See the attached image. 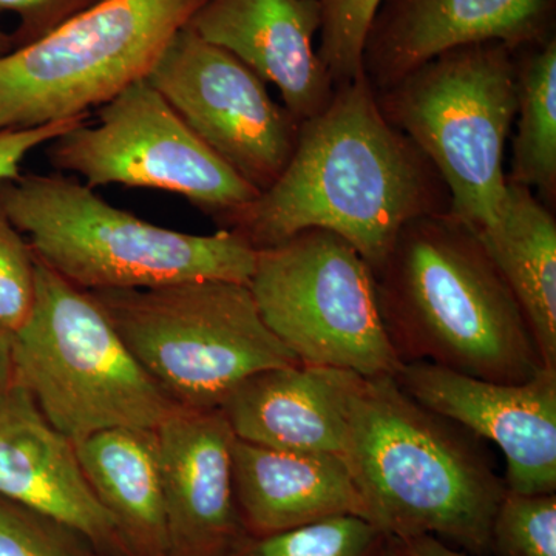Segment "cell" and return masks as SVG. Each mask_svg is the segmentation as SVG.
<instances>
[{
  "label": "cell",
  "mask_w": 556,
  "mask_h": 556,
  "mask_svg": "<svg viewBox=\"0 0 556 556\" xmlns=\"http://www.w3.org/2000/svg\"><path fill=\"white\" fill-rule=\"evenodd\" d=\"M448 211L437 167L388 123L362 75L336 87L328 108L300 123L287 169L223 229L255 251L302 230H329L375 270L407 223Z\"/></svg>",
  "instance_id": "6da1fadb"
},
{
  "label": "cell",
  "mask_w": 556,
  "mask_h": 556,
  "mask_svg": "<svg viewBox=\"0 0 556 556\" xmlns=\"http://www.w3.org/2000/svg\"><path fill=\"white\" fill-rule=\"evenodd\" d=\"M321 371L342 413V459L368 521L399 540L431 535L471 556L492 555L507 485L485 441L424 407L394 378Z\"/></svg>",
  "instance_id": "7a4b0ae2"
},
{
  "label": "cell",
  "mask_w": 556,
  "mask_h": 556,
  "mask_svg": "<svg viewBox=\"0 0 556 556\" xmlns=\"http://www.w3.org/2000/svg\"><path fill=\"white\" fill-rule=\"evenodd\" d=\"M372 274L402 364L500 383L527 382L546 368L517 298L466 223L450 214L412 219Z\"/></svg>",
  "instance_id": "3957f363"
},
{
  "label": "cell",
  "mask_w": 556,
  "mask_h": 556,
  "mask_svg": "<svg viewBox=\"0 0 556 556\" xmlns=\"http://www.w3.org/2000/svg\"><path fill=\"white\" fill-rule=\"evenodd\" d=\"M0 207L36 257L84 291L199 280L248 285L257 262V251L232 230L197 236L161 228L61 172L0 181Z\"/></svg>",
  "instance_id": "277c9868"
},
{
  "label": "cell",
  "mask_w": 556,
  "mask_h": 556,
  "mask_svg": "<svg viewBox=\"0 0 556 556\" xmlns=\"http://www.w3.org/2000/svg\"><path fill=\"white\" fill-rule=\"evenodd\" d=\"M89 292L179 408H219L251 376L302 365L263 321L248 285L199 280Z\"/></svg>",
  "instance_id": "5b68a950"
},
{
  "label": "cell",
  "mask_w": 556,
  "mask_h": 556,
  "mask_svg": "<svg viewBox=\"0 0 556 556\" xmlns=\"http://www.w3.org/2000/svg\"><path fill=\"white\" fill-rule=\"evenodd\" d=\"M376 100L388 123L437 167L448 189V214L475 230L490 225L506 193L517 51L501 42L456 47L378 91Z\"/></svg>",
  "instance_id": "8992f818"
},
{
  "label": "cell",
  "mask_w": 556,
  "mask_h": 556,
  "mask_svg": "<svg viewBox=\"0 0 556 556\" xmlns=\"http://www.w3.org/2000/svg\"><path fill=\"white\" fill-rule=\"evenodd\" d=\"M14 378L73 442L109 428L156 430L179 408L135 361L109 317L36 257V302L13 332Z\"/></svg>",
  "instance_id": "52a82bcc"
},
{
  "label": "cell",
  "mask_w": 556,
  "mask_h": 556,
  "mask_svg": "<svg viewBox=\"0 0 556 556\" xmlns=\"http://www.w3.org/2000/svg\"><path fill=\"white\" fill-rule=\"evenodd\" d=\"M206 0H101L0 56V131L27 130L108 104L148 78Z\"/></svg>",
  "instance_id": "ba28073f"
},
{
  "label": "cell",
  "mask_w": 556,
  "mask_h": 556,
  "mask_svg": "<svg viewBox=\"0 0 556 556\" xmlns=\"http://www.w3.org/2000/svg\"><path fill=\"white\" fill-rule=\"evenodd\" d=\"M263 321L313 368L396 378L404 367L380 316L372 269L342 237L306 229L260 249L248 283Z\"/></svg>",
  "instance_id": "9c48e42d"
},
{
  "label": "cell",
  "mask_w": 556,
  "mask_h": 556,
  "mask_svg": "<svg viewBox=\"0 0 556 556\" xmlns=\"http://www.w3.org/2000/svg\"><path fill=\"white\" fill-rule=\"evenodd\" d=\"M97 115V124L86 121L47 144L51 166L78 174L90 189L119 185L177 193L218 229L260 195L148 79L121 91Z\"/></svg>",
  "instance_id": "30bf717a"
},
{
  "label": "cell",
  "mask_w": 556,
  "mask_h": 556,
  "mask_svg": "<svg viewBox=\"0 0 556 556\" xmlns=\"http://www.w3.org/2000/svg\"><path fill=\"white\" fill-rule=\"evenodd\" d=\"M215 155L260 193L287 169L300 123L270 98L265 80L188 25L148 78Z\"/></svg>",
  "instance_id": "8fae6325"
},
{
  "label": "cell",
  "mask_w": 556,
  "mask_h": 556,
  "mask_svg": "<svg viewBox=\"0 0 556 556\" xmlns=\"http://www.w3.org/2000/svg\"><path fill=\"white\" fill-rule=\"evenodd\" d=\"M394 379L424 407L495 444L506 457L508 490L556 492V369L500 383L412 362Z\"/></svg>",
  "instance_id": "7c38bea8"
},
{
  "label": "cell",
  "mask_w": 556,
  "mask_h": 556,
  "mask_svg": "<svg viewBox=\"0 0 556 556\" xmlns=\"http://www.w3.org/2000/svg\"><path fill=\"white\" fill-rule=\"evenodd\" d=\"M556 0H382L362 50V73L378 93L456 47L527 49L554 38Z\"/></svg>",
  "instance_id": "4fadbf2b"
},
{
  "label": "cell",
  "mask_w": 556,
  "mask_h": 556,
  "mask_svg": "<svg viewBox=\"0 0 556 556\" xmlns=\"http://www.w3.org/2000/svg\"><path fill=\"white\" fill-rule=\"evenodd\" d=\"M169 556H230L249 536L233 493L236 437L222 409L177 408L159 428Z\"/></svg>",
  "instance_id": "5bb4252c"
},
{
  "label": "cell",
  "mask_w": 556,
  "mask_h": 556,
  "mask_svg": "<svg viewBox=\"0 0 556 556\" xmlns=\"http://www.w3.org/2000/svg\"><path fill=\"white\" fill-rule=\"evenodd\" d=\"M320 0H206L188 27L280 90L299 123L324 112L336 86L314 51Z\"/></svg>",
  "instance_id": "9a60e30c"
},
{
  "label": "cell",
  "mask_w": 556,
  "mask_h": 556,
  "mask_svg": "<svg viewBox=\"0 0 556 556\" xmlns=\"http://www.w3.org/2000/svg\"><path fill=\"white\" fill-rule=\"evenodd\" d=\"M0 496L70 522L112 556H129L76 455L20 380L0 387Z\"/></svg>",
  "instance_id": "2e32d148"
},
{
  "label": "cell",
  "mask_w": 556,
  "mask_h": 556,
  "mask_svg": "<svg viewBox=\"0 0 556 556\" xmlns=\"http://www.w3.org/2000/svg\"><path fill=\"white\" fill-rule=\"evenodd\" d=\"M233 493L249 536H266L320 519L356 515L364 500L342 457L278 452L236 438Z\"/></svg>",
  "instance_id": "e0dca14e"
},
{
  "label": "cell",
  "mask_w": 556,
  "mask_h": 556,
  "mask_svg": "<svg viewBox=\"0 0 556 556\" xmlns=\"http://www.w3.org/2000/svg\"><path fill=\"white\" fill-rule=\"evenodd\" d=\"M219 409L240 441L278 452L343 456L345 424L321 368L260 371L241 382Z\"/></svg>",
  "instance_id": "ac0fdd59"
},
{
  "label": "cell",
  "mask_w": 556,
  "mask_h": 556,
  "mask_svg": "<svg viewBox=\"0 0 556 556\" xmlns=\"http://www.w3.org/2000/svg\"><path fill=\"white\" fill-rule=\"evenodd\" d=\"M75 447L84 477L115 522L127 554L169 556L156 430L109 428Z\"/></svg>",
  "instance_id": "d6986e66"
},
{
  "label": "cell",
  "mask_w": 556,
  "mask_h": 556,
  "mask_svg": "<svg viewBox=\"0 0 556 556\" xmlns=\"http://www.w3.org/2000/svg\"><path fill=\"white\" fill-rule=\"evenodd\" d=\"M529 321L544 367L556 369V219L532 189L507 181L495 219L477 230Z\"/></svg>",
  "instance_id": "ffe728a7"
},
{
  "label": "cell",
  "mask_w": 556,
  "mask_h": 556,
  "mask_svg": "<svg viewBox=\"0 0 556 556\" xmlns=\"http://www.w3.org/2000/svg\"><path fill=\"white\" fill-rule=\"evenodd\" d=\"M518 112L507 181L556 206V38L517 50Z\"/></svg>",
  "instance_id": "44dd1931"
},
{
  "label": "cell",
  "mask_w": 556,
  "mask_h": 556,
  "mask_svg": "<svg viewBox=\"0 0 556 556\" xmlns=\"http://www.w3.org/2000/svg\"><path fill=\"white\" fill-rule=\"evenodd\" d=\"M386 533L356 515H339L266 536H248L230 556H378Z\"/></svg>",
  "instance_id": "7402d4cb"
},
{
  "label": "cell",
  "mask_w": 556,
  "mask_h": 556,
  "mask_svg": "<svg viewBox=\"0 0 556 556\" xmlns=\"http://www.w3.org/2000/svg\"><path fill=\"white\" fill-rule=\"evenodd\" d=\"M0 556H112L70 522L0 496Z\"/></svg>",
  "instance_id": "603a6c76"
},
{
  "label": "cell",
  "mask_w": 556,
  "mask_h": 556,
  "mask_svg": "<svg viewBox=\"0 0 556 556\" xmlns=\"http://www.w3.org/2000/svg\"><path fill=\"white\" fill-rule=\"evenodd\" d=\"M492 555L556 556V493L507 489L493 519Z\"/></svg>",
  "instance_id": "cb8c5ba5"
},
{
  "label": "cell",
  "mask_w": 556,
  "mask_h": 556,
  "mask_svg": "<svg viewBox=\"0 0 556 556\" xmlns=\"http://www.w3.org/2000/svg\"><path fill=\"white\" fill-rule=\"evenodd\" d=\"M382 0H320L318 60L334 86L353 83L362 73V50L372 17Z\"/></svg>",
  "instance_id": "d4e9b609"
},
{
  "label": "cell",
  "mask_w": 556,
  "mask_h": 556,
  "mask_svg": "<svg viewBox=\"0 0 556 556\" xmlns=\"http://www.w3.org/2000/svg\"><path fill=\"white\" fill-rule=\"evenodd\" d=\"M36 302V254L0 207V328L16 332Z\"/></svg>",
  "instance_id": "484cf974"
},
{
  "label": "cell",
  "mask_w": 556,
  "mask_h": 556,
  "mask_svg": "<svg viewBox=\"0 0 556 556\" xmlns=\"http://www.w3.org/2000/svg\"><path fill=\"white\" fill-rule=\"evenodd\" d=\"M98 2L101 0H0V13L17 17L20 24L11 36L14 49H20L49 35Z\"/></svg>",
  "instance_id": "4316f807"
},
{
  "label": "cell",
  "mask_w": 556,
  "mask_h": 556,
  "mask_svg": "<svg viewBox=\"0 0 556 556\" xmlns=\"http://www.w3.org/2000/svg\"><path fill=\"white\" fill-rule=\"evenodd\" d=\"M89 119L73 118L36 129L0 131V181L20 177L22 163L33 150L49 144L53 139Z\"/></svg>",
  "instance_id": "83f0119b"
},
{
  "label": "cell",
  "mask_w": 556,
  "mask_h": 556,
  "mask_svg": "<svg viewBox=\"0 0 556 556\" xmlns=\"http://www.w3.org/2000/svg\"><path fill=\"white\" fill-rule=\"evenodd\" d=\"M402 543L413 556H471L431 535L407 538Z\"/></svg>",
  "instance_id": "f1b7e54d"
},
{
  "label": "cell",
  "mask_w": 556,
  "mask_h": 556,
  "mask_svg": "<svg viewBox=\"0 0 556 556\" xmlns=\"http://www.w3.org/2000/svg\"><path fill=\"white\" fill-rule=\"evenodd\" d=\"M13 378V332L0 328V387Z\"/></svg>",
  "instance_id": "f546056e"
},
{
  "label": "cell",
  "mask_w": 556,
  "mask_h": 556,
  "mask_svg": "<svg viewBox=\"0 0 556 556\" xmlns=\"http://www.w3.org/2000/svg\"><path fill=\"white\" fill-rule=\"evenodd\" d=\"M378 556H413L409 554L408 548L402 543V540L394 536H388L382 551Z\"/></svg>",
  "instance_id": "4dcf8cb0"
},
{
  "label": "cell",
  "mask_w": 556,
  "mask_h": 556,
  "mask_svg": "<svg viewBox=\"0 0 556 556\" xmlns=\"http://www.w3.org/2000/svg\"><path fill=\"white\" fill-rule=\"evenodd\" d=\"M11 50H14L13 36H11V33L3 31L0 28V56L10 53Z\"/></svg>",
  "instance_id": "1f68e13d"
}]
</instances>
